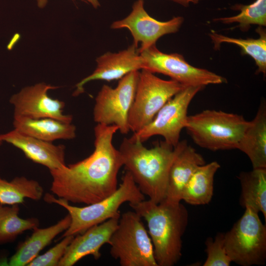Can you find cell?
Listing matches in <instances>:
<instances>
[{
	"instance_id": "1",
	"label": "cell",
	"mask_w": 266,
	"mask_h": 266,
	"mask_svg": "<svg viewBox=\"0 0 266 266\" xmlns=\"http://www.w3.org/2000/svg\"><path fill=\"white\" fill-rule=\"evenodd\" d=\"M115 125L97 124L94 128L95 149L77 163L50 170L52 193L68 202L86 205L98 202L117 189L118 172L123 162L113 145Z\"/></svg>"
},
{
	"instance_id": "2",
	"label": "cell",
	"mask_w": 266,
	"mask_h": 266,
	"mask_svg": "<svg viewBox=\"0 0 266 266\" xmlns=\"http://www.w3.org/2000/svg\"><path fill=\"white\" fill-rule=\"evenodd\" d=\"M139 141L124 138L118 149L126 171L140 191L156 203L166 198L169 172L180 149V141L173 146L166 141L147 148Z\"/></svg>"
},
{
	"instance_id": "3",
	"label": "cell",
	"mask_w": 266,
	"mask_h": 266,
	"mask_svg": "<svg viewBox=\"0 0 266 266\" xmlns=\"http://www.w3.org/2000/svg\"><path fill=\"white\" fill-rule=\"evenodd\" d=\"M130 206L146 222L158 266H173L182 256V237L188 223V212L180 202L149 199Z\"/></svg>"
},
{
	"instance_id": "4",
	"label": "cell",
	"mask_w": 266,
	"mask_h": 266,
	"mask_svg": "<svg viewBox=\"0 0 266 266\" xmlns=\"http://www.w3.org/2000/svg\"><path fill=\"white\" fill-rule=\"evenodd\" d=\"M44 200L57 204L66 209L71 218L67 229L62 237L75 236L81 234L91 227L100 224L109 219L120 217V207L125 202L135 204L145 200V195L140 191L131 173L126 171L122 183L116 191L106 198L95 203L83 207L71 205L67 200L56 198L50 194H46Z\"/></svg>"
},
{
	"instance_id": "5",
	"label": "cell",
	"mask_w": 266,
	"mask_h": 266,
	"mask_svg": "<svg viewBox=\"0 0 266 266\" xmlns=\"http://www.w3.org/2000/svg\"><path fill=\"white\" fill-rule=\"evenodd\" d=\"M242 115L207 109L188 116L185 129L200 147L218 151L237 149L249 124Z\"/></svg>"
},
{
	"instance_id": "6",
	"label": "cell",
	"mask_w": 266,
	"mask_h": 266,
	"mask_svg": "<svg viewBox=\"0 0 266 266\" xmlns=\"http://www.w3.org/2000/svg\"><path fill=\"white\" fill-rule=\"evenodd\" d=\"M108 244L110 255L121 266H158L148 233L134 211L120 216Z\"/></svg>"
},
{
	"instance_id": "7",
	"label": "cell",
	"mask_w": 266,
	"mask_h": 266,
	"mask_svg": "<svg viewBox=\"0 0 266 266\" xmlns=\"http://www.w3.org/2000/svg\"><path fill=\"white\" fill-rule=\"evenodd\" d=\"M241 217L224 233V245L232 262L243 266L265 265L266 226L259 213L245 207Z\"/></svg>"
},
{
	"instance_id": "8",
	"label": "cell",
	"mask_w": 266,
	"mask_h": 266,
	"mask_svg": "<svg viewBox=\"0 0 266 266\" xmlns=\"http://www.w3.org/2000/svg\"><path fill=\"white\" fill-rule=\"evenodd\" d=\"M185 86L175 80H165L142 69L129 114L130 130L135 133L146 126L161 108Z\"/></svg>"
},
{
	"instance_id": "9",
	"label": "cell",
	"mask_w": 266,
	"mask_h": 266,
	"mask_svg": "<svg viewBox=\"0 0 266 266\" xmlns=\"http://www.w3.org/2000/svg\"><path fill=\"white\" fill-rule=\"evenodd\" d=\"M204 87L186 86L171 98L158 111L153 119L129 138L141 143L154 135H161L168 144L175 146L185 128L190 103Z\"/></svg>"
},
{
	"instance_id": "10",
	"label": "cell",
	"mask_w": 266,
	"mask_h": 266,
	"mask_svg": "<svg viewBox=\"0 0 266 266\" xmlns=\"http://www.w3.org/2000/svg\"><path fill=\"white\" fill-rule=\"evenodd\" d=\"M139 72L133 71L120 79L112 88L103 85L95 99L93 118L97 124L115 125L123 134L130 131L129 114L134 100Z\"/></svg>"
},
{
	"instance_id": "11",
	"label": "cell",
	"mask_w": 266,
	"mask_h": 266,
	"mask_svg": "<svg viewBox=\"0 0 266 266\" xmlns=\"http://www.w3.org/2000/svg\"><path fill=\"white\" fill-rule=\"evenodd\" d=\"M144 68L152 73H160L169 76L184 86L204 87L209 84L225 83V78L207 69L194 67L177 53L166 54L154 45L141 52Z\"/></svg>"
},
{
	"instance_id": "12",
	"label": "cell",
	"mask_w": 266,
	"mask_h": 266,
	"mask_svg": "<svg viewBox=\"0 0 266 266\" xmlns=\"http://www.w3.org/2000/svg\"><path fill=\"white\" fill-rule=\"evenodd\" d=\"M183 21V17L179 16L166 22L158 21L146 11L143 0H137L133 4L130 14L123 19L113 22L111 28L128 29L133 37V44L137 47L140 43V47L138 48L140 54L155 45L157 40L163 35L177 32Z\"/></svg>"
},
{
	"instance_id": "13",
	"label": "cell",
	"mask_w": 266,
	"mask_h": 266,
	"mask_svg": "<svg viewBox=\"0 0 266 266\" xmlns=\"http://www.w3.org/2000/svg\"><path fill=\"white\" fill-rule=\"evenodd\" d=\"M59 88L44 83L28 86L14 94L9 102L14 107L13 117L52 118L71 123L72 116L64 114L65 103L48 95L50 90Z\"/></svg>"
},
{
	"instance_id": "14",
	"label": "cell",
	"mask_w": 266,
	"mask_h": 266,
	"mask_svg": "<svg viewBox=\"0 0 266 266\" xmlns=\"http://www.w3.org/2000/svg\"><path fill=\"white\" fill-rule=\"evenodd\" d=\"M97 67L94 72L83 78L75 86L73 95L77 96L84 92V86L89 82L96 80L111 81L120 79L133 71L144 68V60L138 52L137 47L133 44L127 49L118 53L110 52L97 58Z\"/></svg>"
},
{
	"instance_id": "15",
	"label": "cell",
	"mask_w": 266,
	"mask_h": 266,
	"mask_svg": "<svg viewBox=\"0 0 266 266\" xmlns=\"http://www.w3.org/2000/svg\"><path fill=\"white\" fill-rule=\"evenodd\" d=\"M120 217L109 219L74 236L58 266H73L88 255H92L95 260H98L101 256V247L108 244L111 235L117 227Z\"/></svg>"
},
{
	"instance_id": "16",
	"label": "cell",
	"mask_w": 266,
	"mask_h": 266,
	"mask_svg": "<svg viewBox=\"0 0 266 266\" xmlns=\"http://www.w3.org/2000/svg\"><path fill=\"white\" fill-rule=\"evenodd\" d=\"M0 138L21 150L29 160L47 167L49 170L60 169L66 165L65 146L62 144L55 145L14 129L0 134Z\"/></svg>"
},
{
	"instance_id": "17",
	"label": "cell",
	"mask_w": 266,
	"mask_h": 266,
	"mask_svg": "<svg viewBox=\"0 0 266 266\" xmlns=\"http://www.w3.org/2000/svg\"><path fill=\"white\" fill-rule=\"evenodd\" d=\"M180 149L170 168L165 200L181 202L183 191L197 169L205 164L203 157L186 140L180 141Z\"/></svg>"
},
{
	"instance_id": "18",
	"label": "cell",
	"mask_w": 266,
	"mask_h": 266,
	"mask_svg": "<svg viewBox=\"0 0 266 266\" xmlns=\"http://www.w3.org/2000/svg\"><path fill=\"white\" fill-rule=\"evenodd\" d=\"M71 218L68 214L54 225L45 228L37 227L31 235L18 246L6 263L7 266H27L59 234L69 227Z\"/></svg>"
},
{
	"instance_id": "19",
	"label": "cell",
	"mask_w": 266,
	"mask_h": 266,
	"mask_svg": "<svg viewBox=\"0 0 266 266\" xmlns=\"http://www.w3.org/2000/svg\"><path fill=\"white\" fill-rule=\"evenodd\" d=\"M249 158L253 168H266V104L263 101L249 122L237 149Z\"/></svg>"
},
{
	"instance_id": "20",
	"label": "cell",
	"mask_w": 266,
	"mask_h": 266,
	"mask_svg": "<svg viewBox=\"0 0 266 266\" xmlns=\"http://www.w3.org/2000/svg\"><path fill=\"white\" fill-rule=\"evenodd\" d=\"M13 125L14 129L20 133L49 142L76 136L74 125L52 118L13 117Z\"/></svg>"
},
{
	"instance_id": "21",
	"label": "cell",
	"mask_w": 266,
	"mask_h": 266,
	"mask_svg": "<svg viewBox=\"0 0 266 266\" xmlns=\"http://www.w3.org/2000/svg\"><path fill=\"white\" fill-rule=\"evenodd\" d=\"M220 167L216 161L200 166L185 187L181 200L194 205L208 204L213 195L214 176Z\"/></svg>"
},
{
	"instance_id": "22",
	"label": "cell",
	"mask_w": 266,
	"mask_h": 266,
	"mask_svg": "<svg viewBox=\"0 0 266 266\" xmlns=\"http://www.w3.org/2000/svg\"><path fill=\"white\" fill-rule=\"evenodd\" d=\"M241 188L240 204L261 212L266 220V168L241 172L238 177Z\"/></svg>"
},
{
	"instance_id": "23",
	"label": "cell",
	"mask_w": 266,
	"mask_h": 266,
	"mask_svg": "<svg viewBox=\"0 0 266 266\" xmlns=\"http://www.w3.org/2000/svg\"><path fill=\"white\" fill-rule=\"evenodd\" d=\"M43 195V189L36 180L17 176L8 181L0 176V204H19L25 199L38 200Z\"/></svg>"
},
{
	"instance_id": "24",
	"label": "cell",
	"mask_w": 266,
	"mask_h": 266,
	"mask_svg": "<svg viewBox=\"0 0 266 266\" xmlns=\"http://www.w3.org/2000/svg\"><path fill=\"white\" fill-rule=\"evenodd\" d=\"M19 204H0V244L14 241L24 232L38 227L37 218L20 217Z\"/></svg>"
},
{
	"instance_id": "25",
	"label": "cell",
	"mask_w": 266,
	"mask_h": 266,
	"mask_svg": "<svg viewBox=\"0 0 266 266\" xmlns=\"http://www.w3.org/2000/svg\"><path fill=\"white\" fill-rule=\"evenodd\" d=\"M260 37L257 39L234 38L212 32L209 35L214 44V48H219L222 43H233L239 46L244 54L252 57L258 67L257 73H266V33L262 27L256 30Z\"/></svg>"
},
{
	"instance_id": "26",
	"label": "cell",
	"mask_w": 266,
	"mask_h": 266,
	"mask_svg": "<svg viewBox=\"0 0 266 266\" xmlns=\"http://www.w3.org/2000/svg\"><path fill=\"white\" fill-rule=\"evenodd\" d=\"M232 8L239 10L240 13L236 16L218 18L213 20L225 24L237 22L243 31L248 30L251 24L266 25V0H256L249 5L236 4Z\"/></svg>"
},
{
	"instance_id": "27",
	"label": "cell",
	"mask_w": 266,
	"mask_h": 266,
	"mask_svg": "<svg viewBox=\"0 0 266 266\" xmlns=\"http://www.w3.org/2000/svg\"><path fill=\"white\" fill-rule=\"evenodd\" d=\"M207 258L203 266H229L232 262L224 245V233H218L214 239L208 237L206 241Z\"/></svg>"
},
{
	"instance_id": "28",
	"label": "cell",
	"mask_w": 266,
	"mask_h": 266,
	"mask_svg": "<svg viewBox=\"0 0 266 266\" xmlns=\"http://www.w3.org/2000/svg\"><path fill=\"white\" fill-rule=\"evenodd\" d=\"M74 236L63 237V239L42 255H38L27 266H58L67 247Z\"/></svg>"
},
{
	"instance_id": "29",
	"label": "cell",
	"mask_w": 266,
	"mask_h": 266,
	"mask_svg": "<svg viewBox=\"0 0 266 266\" xmlns=\"http://www.w3.org/2000/svg\"><path fill=\"white\" fill-rule=\"evenodd\" d=\"M90 3L95 8H98L100 6V2L98 0H85ZM37 5L40 8L44 7L47 2V0H36Z\"/></svg>"
},
{
	"instance_id": "30",
	"label": "cell",
	"mask_w": 266,
	"mask_h": 266,
	"mask_svg": "<svg viewBox=\"0 0 266 266\" xmlns=\"http://www.w3.org/2000/svg\"><path fill=\"white\" fill-rule=\"evenodd\" d=\"M184 6H187L190 3H197L200 0H171Z\"/></svg>"
},
{
	"instance_id": "31",
	"label": "cell",
	"mask_w": 266,
	"mask_h": 266,
	"mask_svg": "<svg viewBox=\"0 0 266 266\" xmlns=\"http://www.w3.org/2000/svg\"><path fill=\"white\" fill-rule=\"evenodd\" d=\"M2 141L1 140V139L0 138V146H1L2 143Z\"/></svg>"
}]
</instances>
